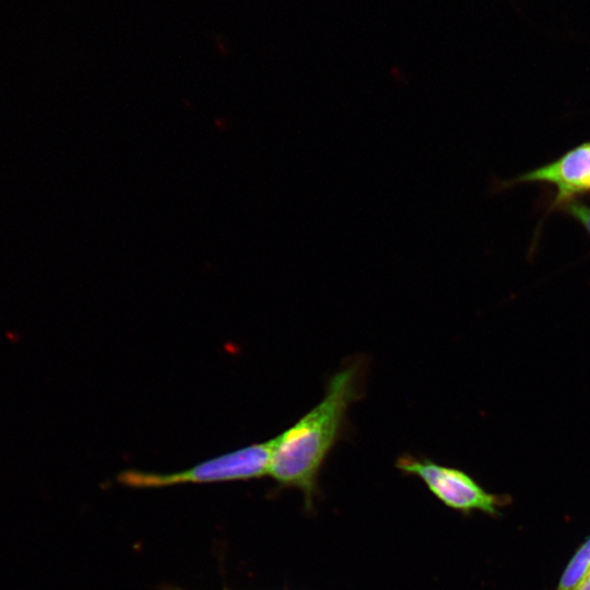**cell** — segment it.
Listing matches in <instances>:
<instances>
[{"label":"cell","instance_id":"3957f363","mask_svg":"<svg viewBox=\"0 0 590 590\" xmlns=\"http://www.w3.org/2000/svg\"><path fill=\"white\" fill-rule=\"evenodd\" d=\"M396 467L405 475L418 477L445 506L467 516L480 511L498 517L499 509L510 503L506 495L487 492L465 471L429 458L404 453L398 457Z\"/></svg>","mask_w":590,"mask_h":590},{"label":"cell","instance_id":"277c9868","mask_svg":"<svg viewBox=\"0 0 590 590\" xmlns=\"http://www.w3.org/2000/svg\"><path fill=\"white\" fill-rule=\"evenodd\" d=\"M515 182L553 185L556 188L555 206L590 192V141L571 149L556 161L524 173Z\"/></svg>","mask_w":590,"mask_h":590},{"label":"cell","instance_id":"ba28073f","mask_svg":"<svg viewBox=\"0 0 590 590\" xmlns=\"http://www.w3.org/2000/svg\"><path fill=\"white\" fill-rule=\"evenodd\" d=\"M172 590H184V589L176 588V589H172ZM223 590H229V589L224 588Z\"/></svg>","mask_w":590,"mask_h":590},{"label":"cell","instance_id":"6da1fadb","mask_svg":"<svg viewBox=\"0 0 590 590\" xmlns=\"http://www.w3.org/2000/svg\"><path fill=\"white\" fill-rule=\"evenodd\" d=\"M365 366L358 358L343 365L328 379L320 402L273 438L268 475L280 489H298L307 510L314 509L320 471L344 433L349 409L363 396Z\"/></svg>","mask_w":590,"mask_h":590},{"label":"cell","instance_id":"7a4b0ae2","mask_svg":"<svg viewBox=\"0 0 590 590\" xmlns=\"http://www.w3.org/2000/svg\"><path fill=\"white\" fill-rule=\"evenodd\" d=\"M273 438L200 462L188 469L157 473L128 469L117 481L132 488H160L181 484L250 481L269 474Z\"/></svg>","mask_w":590,"mask_h":590},{"label":"cell","instance_id":"5b68a950","mask_svg":"<svg viewBox=\"0 0 590 590\" xmlns=\"http://www.w3.org/2000/svg\"><path fill=\"white\" fill-rule=\"evenodd\" d=\"M590 571V536L575 551L555 590H577Z\"/></svg>","mask_w":590,"mask_h":590},{"label":"cell","instance_id":"52a82bcc","mask_svg":"<svg viewBox=\"0 0 590 590\" xmlns=\"http://www.w3.org/2000/svg\"><path fill=\"white\" fill-rule=\"evenodd\" d=\"M577 590H590V571L586 576V578L582 580V582L579 585Z\"/></svg>","mask_w":590,"mask_h":590},{"label":"cell","instance_id":"8992f818","mask_svg":"<svg viewBox=\"0 0 590 590\" xmlns=\"http://www.w3.org/2000/svg\"><path fill=\"white\" fill-rule=\"evenodd\" d=\"M563 209L575 217L590 235V206L579 201H570L562 205Z\"/></svg>","mask_w":590,"mask_h":590}]
</instances>
